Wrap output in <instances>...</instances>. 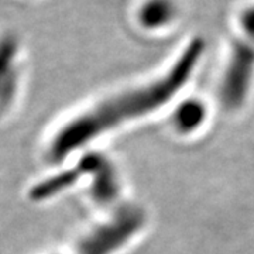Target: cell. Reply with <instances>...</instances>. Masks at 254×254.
Listing matches in <instances>:
<instances>
[{
  "instance_id": "6da1fadb",
  "label": "cell",
  "mask_w": 254,
  "mask_h": 254,
  "mask_svg": "<svg viewBox=\"0 0 254 254\" xmlns=\"http://www.w3.org/2000/svg\"><path fill=\"white\" fill-rule=\"evenodd\" d=\"M203 51L205 43L200 38H195L184 48L171 69L160 79L103 100L66 122L51 137L47 157L53 163H60L110 128L160 109L190 81Z\"/></svg>"
},
{
  "instance_id": "7a4b0ae2",
  "label": "cell",
  "mask_w": 254,
  "mask_h": 254,
  "mask_svg": "<svg viewBox=\"0 0 254 254\" xmlns=\"http://www.w3.org/2000/svg\"><path fill=\"white\" fill-rule=\"evenodd\" d=\"M145 225V213L141 208L127 205L115 215L93 227L76 245V254H113L131 240Z\"/></svg>"
},
{
  "instance_id": "3957f363",
  "label": "cell",
  "mask_w": 254,
  "mask_h": 254,
  "mask_svg": "<svg viewBox=\"0 0 254 254\" xmlns=\"http://www.w3.org/2000/svg\"><path fill=\"white\" fill-rule=\"evenodd\" d=\"M254 79V40L235 41L222 75L219 96L226 109H239Z\"/></svg>"
},
{
  "instance_id": "277c9868",
  "label": "cell",
  "mask_w": 254,
  "mask_h": 254,
  "mask_svg": "<svg viewBox=\"0 0 254 254\" xmlns=\"http://www.w3.org/2000/svg\"><path fill=\"white\" fill-rule=\"evenodd\" d=\"M82 175L91 178V198L99 205H110L118 199L120 184L115 167L103 154H85L76 165Z\"/></svg>"
},
{
  "instance_id": "5b68a950",
  "label": "cell",
  "mask_w": 254,
  "mask_h": 254,
  "mask_svg": "<svg viewBox=\"0 0 254 254\" xmlns=\"http://www.w3.org/2000/svg\"><path fill=\"white\" fill-rule=\"evenodd\" d=\"M21 41L13 31H0V109H7L16 99L20 81Z\"/></svg>"
},
{
  "instance_id": "8992f818",
  "label": "cell",
  "mask_w": 254,
  "mask_h": 254,
  "mask_svg": "<svg viewBox=\"0 0 254 254\" xmlns=\"http://www.w3.org/2000/svg\"><path fill=\"white\" fill-rule=\"evenodd\" d=\"M83 177L81 170L78 167L66 168L60 173L53 174L44 180L34 184L28 190V198L33 202H44V200L54 198L55 195H60L65 190L73 187L79 178Z\"/></svg>"
},
{
  "instance_id": "52a82bcc",
  "label": "cell",
  "mask_w": 254,
  "mask_h": 254,
  "mask_svg": "<svg viewBox=\"0 0 254 254\" xmlns=\"http://www.w3.org/2000/svg\"><path fill=\"white\" fill-rule=\"evenodd\" d=\"M206 113V106L199 99L184 100L174 112L173 125L178 133L190 134L205 123Z\"/></svg>"
},
{
  "instance_id": "ba28073f",
  "label": "cell",
  "mask_w": 254,
  "mask_h": 254,
  "mask_svg": "<svg viewBox=\"0 0 254 254\" xmlns=\"http://www.w3.org/2000/svg\"><path fill=\"white\" fill-rule=\"evenodd\" d=\"M177 14L171 0H145L138 11L141 26L148 30H157L168 26Z\"/></svg>"
},
{
  "instance_id": "9c48e42d",
  "label": "cell",
  "mask_w": 254,
  "mask_h": 254,
  "mask_svg": "<svg viewBox=\"0 0 254 254\" xmlns=\"http://www.w3.org/2000/svg\"><path fill=\"white\" fill-rule=\"evenodd\" d=\"M240 27L245 33L246 38L249 40H254V4L246 7L242 13H240Z\"/></svg>"
}]
</instances>
